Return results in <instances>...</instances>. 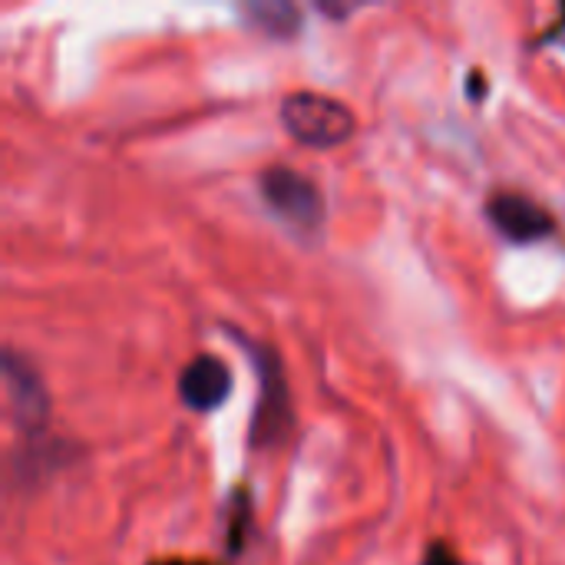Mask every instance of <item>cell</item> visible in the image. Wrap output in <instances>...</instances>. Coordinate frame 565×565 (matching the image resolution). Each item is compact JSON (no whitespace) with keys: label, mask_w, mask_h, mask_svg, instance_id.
<instances>
[{"label":"cell","mask_w":565,"mask_h":565,"mask_svg":"<svg viewBox=\"0 0 565 565\" xmlns=\"http://www.w3.org/2000/svg\"><path fill=\"white\" fill-rule=\"evenodd\" d=\"M424 565H460V559H457L450 543H430L427 556H424Z\"/></svg>","instance_id":"8"},{"label":"cell","mask_w":565,"mask_h":565,"mask_svg":"<svg viewBox=\"0 0 565 565\" xmlns=\"http://www.w3.org/2000/svg\"><path fill=\"white\" fill-rule=\"evenodd\" d=\"M487 218L513 245L543 242L556 232V218L550 215V209L516 189H497L487 199Z\"/></svg>","instance_id":"5"},{"label":"cell","mask_w":565,"mask_h":565,"mask_svg":"<svg viewBox=\"0 0 565 565\" xmlns=\"http://www.w3.org/2000/svg\"><path fill=\"white\" fill-rule=\"evenodd\" d=\"M242 13L252 26L278 40H288L301 30V10L285 0H255V3H245Z\"/></svg>","instance_id":"7"},{"label":"cell","mask_w":565,"mask_h":565,"mask_svg":"<svg viewBox=\"0 0 565 565\" xmlns=\"http://www.w3.org/2000/svg\"><path fill=\"white\" fill-rule=\"evenodd\" d=\"M278 116H281L285 132L308 149H338L358 129L354 109L344 99L318 93V89L288 93L278 106Z\"/></svg>","instance_id":"1"},{"label":"cell","mask_w":565,"mask_h":565,"mask_svg":"<svg viewBox=\"0 0 565 565\" xmlns=\"http://www.w3.org/2000/svg\"><path fill=\"white\" fill-rule=\"evenodd\" d=\"M235 338L245 344V351L252 358V367H255V377H258V404H255V414H252V447H271L291 427L288 384H285L278 354L268 344L248 341L245 334H235Z\"/></svg>","instance_id":"3"},{"label":"cell","mask_w":565,"mask_h":565,"mask_svg":"<svg viewBox=\"0 0 565 565\" xmlns=\"http://www.w3.org/2000/svg\"><path fill=\"white\" fill-rule=\"evenodd\" d=\"M3 394H7V411L13 417L17 430L40 434L50 417V397L43 387V377L36 367L17 354L13 348L3 351Z\"/></svg>","instance_id":"4"},{"label":"cell","mask_w":565,"mask_h":565,"mask_svg":"<svg viewBox=\"0 0 565 565\" xmlns=\"http://www.w3.org/2000/svg\"><path fill=\"white\" fill-rule=\"evenodd\" d=\"M232 394V371L215 354H199L179 371V401L195 414L218 411Z\"/></svg>","instance_id":"6"},{"label":"cell","mask_w":565,"mask_h":565,"mask_svg":"<svg viewBox=\"0 0 565 565\" xmlns=\"http://www.w3.org/2000/svg\"><path fill=\"white\" fill-rule=\"evenodd\" d=\"M262 199L295 235L315 238L324 225V195L315 179L291 166H268L258 179Z\"/></svg>","instance_id":"2"},{"label":"cell","mask_w":565,"mask_h":565,"mask_svg":"<svg viewBox=\"0 0 565 565\" xmlns=\"http://www.w3.org/2000/svg\"><path fill=\"white\" fill-rule=\"evenodd\" d=\"M162 565H192V563H162Z\"/></svg>","instance_id":"9"}]
</instances>
